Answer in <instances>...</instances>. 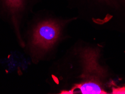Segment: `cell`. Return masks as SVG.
I'll list each match as a JSON object with an SVG mask.
<instances>
[{"mask_svg": "<svg viewBox=\"0 0 125 94\" xmlns=\"http://www.w3.org/2000/svg\"><path fill=\"white\" fill-rule=\"evenodd\" d=\"M94 4L98 6L109 7V9H119L125 6V0H91Z\"/></svg>", "mask_w": 125, "mask_h": 94, "instance_id": "3", "label": "cell"}, {"mask_svg": "<svg viewBox=\"0 0 125 94\" xmlns=\"http://www.w3.org/2000/svg\"><path fill=\"white\" fill-rule=\"evenodd\" d=\"M75 90H78L81 94H106L105 92L102 90L98 84L93 82H86L84 84H77L73 88L72 90L70 91L62 92V94H71L72 92Z\"/></svg>", "mask_w": 125, "mask_h": 94, "instance_id": "2", "label": "cell"}, {"mask_svg": "<svg viewBox=\"0 0 125 94\" xmlns=\"http://www.w3.org/2000/svg\"><path fill=\"white\" fill-rule=\"evenodd\" d=\"M60 31L59 25L53 20L40 23L33 34V46L41 51L48 50L58 40Z\"/></svg>", "mask_w": 125, "mask_h": 94, "instance_id": "1", "label": "cell"}, {"mask_svg": "<svg viewBox=\"0 0 125 94\" xmlns=\"http://www.w3.org/2000/svg\"><path fill=\"white\" fill-rule=\"evenodd\" d=\"M4 2L13 15L17 14L23 9L24 0H4Z\"/></svg>", "mask_w": 125, "mask_h": 94, "instance_id": "4", "label": "cell"}]
</instances>
